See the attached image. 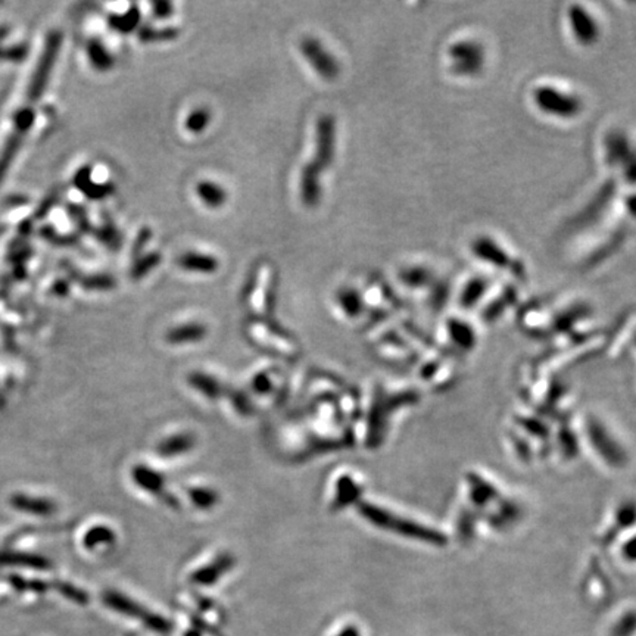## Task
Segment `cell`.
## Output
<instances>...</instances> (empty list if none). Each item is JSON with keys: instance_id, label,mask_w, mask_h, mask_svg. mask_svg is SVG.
<instances>
[{"instance_id": "cell-1", "label": "cell", "mask_w": 636, "mask_h": 636, "mask_svg": "<svg viewBox=\"0 0 636 636\" xmlns=\"http://www.w3.org/2000/svg\"><path fill=\"white\" fill-rule=\"evenodd\" d=\"M335 146H336V124L332 116H323L317 121V143H316V156L309 164L302 170L304 180L320 182L321 173L329 168L335 158Z\"/></svg>"}, {"instance_id": "cell-2", "label": "cell", "mask_w": 636, "mask_h": 636, "mask_svg": "<svg viewBox=\"0 0 636 636\" xmlns=\"http://www.w3.org/2000/svg\"><path fill=\"white\" fill-rule=\"evenodd\" d=\"M301 52L304 58L311 63L316 73L324 80H333L339 75V63L332 54L325 51L324 46L316 39H304L301 43Z\"/></svg>"}, {"instance_id": "cell-3", "label": "cell", "mask_w": 636, "mask_h": 636, "mask_svg": "<svg viewBox=\"0 0 636 636\" xmlns=\"http://www.w3.org/2000/svg\"><path fill=\"white\" fill-rule=\"evenodd\" d=\"M61 40H62V36L59 35V32H52L46 42L44 52L40 58L37 70L35 73V77H32V80H31V85L28 89V96L31 101H37L44 90L46 81L49 78V74H51V71H52L55 58L59 51Z\"/></svg>"}, {"instance_id": "cell-4", "label": "cell", "mask_w": 636, "mask_h": 636, "mask_svg": "<svg viewBox=\"0 0 636 636\" xmlns=\"http://www.w3.org/2000/svg\"><path fill=\"white\" fill-rule=\"evenodd\" d=\"M564 93H561L557 89H549V87H541L537 90L536 99L537 104L541 105V108H544L545 111L551 112V113H557V116H572V113H576L578 111V101L575 97L570 96H563Z\"/></svg>"}, {"instance_id": "cell-5", "label": "cell", "mask_w": 636, "mask_h": 636, "mask_svg": "<svg viewBox=\"0 0 636 636\" xmlns=\"http://www.w3.org/2000/svg\"><path fill=\"white\" fill-rule=\"evenodd\" d=\"M9 502L15 510L32 516H52L58 510V505L52 499L30 497L25 494L12 495Z\"/></svg>"}, {"instance_id": "cell-6", "label": "cell", "mask_w": 636, "mask_h": 636, "mask_svg": "<svg viewBox=\"0 0 636 636\" xmlns=\"http://www.w3.org/2000/svg\"><path fill=\"white\" fill-rule=\"evenodd\" d=\"M28 567L36 570L52 568V563L42 556L27 552H0V567Z\"/></svg>"}, {"instance_id": "cell-7", "label": "cell", "mask_w": 636, "mask_h": 636, "mask_svg": "<svg viewBox=\"0 0 636 636\" xmlns=\"http://www.w3.org/2000/svg\"><path fill=\"white\" fill-rule=\"evenodd\" d=\"M178 264L182 268L192 271V273H202V274H211L218 270V261L216 256H211L206 254L199 252H186L180 258H178Z\"/></svg>"}, {"instance_id": "cell-8", "label": "cell", "mask_w": 636, "mask_h": 636, "mask_svg": "<svg viewBox=\"0 0 636 636\" xmlns=\"http://www.w3.org/2000/svg\"><path fill=\"white\" fill-rule=\"evenodd\" d=\"M572 23L576 37H579L583 43H591L597 39V23L591 15H586L579 6H575L572 11Z\"/></svg>"}, {"instance_id": "cell-9", "label": "cell", "mask_w": 636, "mask_h": 636, "mask_svg": "<svg viewBox=\"0 0 636 636\" xmlns=\"http://www.w3.org/2000/svg\"><path fill=\"white\" fill-rule=\"evenodd\" d=\"M198 198L209 208H220L227 201V192L214 182H201L197 185Z\"/></svg>"}, {"instance_id": "cell-10", "label": "cell", "mask_w": 636, "mask_h": 636, "mask_svg": "<svg viewBox=\"0 0 636 636\" xmlns=\"http://www.w3.org/2000/svg\"><path fill=\"white\" fill-rule=\"evenodd\" d=\"M255 290V304L258 308H266L271 295L273 270L270 266H263L258 271V282Z\"/></svg>"}, {"instance_id": "cell-11", "label": "cell", "mask_w": 636, "mask_h": 636, "mask_svg": "<svg viewBox=\"0 0 636 636\" xmlns=\"http://www.w3.org/2000/svg\"><path fill=\"white\" fill-rule=\"evenodd\" d=\"M25 132H27V130L21 128V127L16 128L15 135L9 139V142H8V144L5 146V149H4L2 155H0V182L4 180V177H5V174H6V171H8L9 166H11V162H12V159L15 158V154H16V151H18V148H20L21 137H23V135H24Z\"/></svg>"}, {"instance_id": "cell-12", "label": "cell", "mask_w": 636, "mask_h": 636, "mask_svg": "<svg viewBox=\"0 0 636 636\" xmlns=\"http://www.w3.org/2000/svg\"><path fill=\"white\" fill-rule=\"evenodd\" d=\"M209 123H211L209 111L205 108H199L189 113L185 121V128L192 135H201L202 132H205V128L209 125Z\"/></svg>"}, {"instance_id": "cell-13", "label": "cell", "mask_w": 636, "mask_h": 636, "mask_svg": "<svg viewBox=\"0 0 636 636\" xmlns=\"http://www.w3.org/2000/svg\"><path fill=\"white\" fill-rule=\"evenodd\" d=\"M178 37L177 28H152L143 27L139 32V39L144 43H156V42H170Z\"/></svg>"}, {"instance_id": "cell-14", "label": "cell", "mask_w": 636, "mask_h": 636, "mask_svg": "<svg viewBox=\"0 0 636 636\" xmlns=\"http://www.w3.org/2000/svg\"><path fill=\"white\" fill-rule=\"evenodd\" d=\"M205 335V328L201 324H186L182 328L174 329L168 337L173 342H187V340H198Z\"/></svg>"}, {"instance_id": "cell-15", "label": "cell", "mask_w": 636, "mask_h": 636, "mask_svg": "<svg viewBox=\"0 0 636 636\" xmlns=\"http://www.w3.org/2000/svg\"><path fill=\"white\" fill-rule=\"evenodd\" d=\"M113 541V533L111 532V529L104 528V526H97L90 529L86 536H85V547L89 549L97 548L99 545H105Z\"/></svg>"}, {"instance_id": "cell-16", "label": "cell", "mask_w": 636, "mask_h": 636, "mask_svg": "<svg viewBox=\"0 0 636 636\" xmlns=\"http://www.w3.org/2000/svg\"><path fill=\"white\" fill-rule=\"evenodd\" d=\"M89 55L92 59V63L97 70H108L112 67L113 59L101 43L92 42L89 46Z\"/></svg>"}, {"instance_id": "cell-17", "label": "cell", "mask_w": 636, "mask_h": 636, "mask_svg": "<svg viewBox=\"0 0 636 636\" xmlns=\"http://www.w3.org/2000/svg\"><path fill=\"white\" fill-rule=\"evenodd\" d=\"M337 299H339L340 306L344 308L349 316H356L358 313H360L361 301H360V297H358V293L355 290L345 289V290L339 292Z\"/></svg>"}, {"instance_id": "cell-18", "label": "cell", "mask_w": 636, "mask_h": 636, "mask_svg": "<svg viewBox=\"0 0 636 636\" xmlns=\"http://www.w3.org/2000/svg\"><path fill=\"white\" fill-rule=\"evenodd\" d=\"M140 21V13L136 8H133L132 11H128L125 15H117L111 18V24L113 28H117L123 32L132 31Z\"/></svg>"}, {"instance_id": "cell-19", "label": "cell", "mask_w": 636, "mask_h": 636, "mask_svg": "<svg viewBox=\"0 0 636 636\" xmlns=\"http://www.w3.org/2000/svg\"><path fill=\"white\" fill-rule=\"evenodd\" d=\"M6 580L13 586L16 591H31V592H37V594L47 591V585L42 580H25L24 578L16 576V575L8 576Z\"/></svg>"}, {"instance_id": "cell-20", "label": "cell", "mask_w": 636, "mask_h": 636, "mask_svg": "<svg viewBox=\"0 0 636 636\" xmlns=\"http://www.w3.org/2000/svg\"><path fill=\"white\" fill-rule=\"evenodd\" d=\"M159 263H161V255L156 254V252L146 255V256H143V258H139V259L136 261L135 267H133V275L136 277V279H140V277H143V275L148 274V273H149L152 268H155Z\"/></svg>"}, {"instance_id": "cell-21", "label": "cell", "mask_w": 636, "mask_h": 636, "mask_svg": "<svg viewBox=\"0 0 636 636\" xmlns=\"http://www.w3.org/2000/svg\"><path fill=\"white\" fill-rule=\"evenodd\" d=\"M54 588H55L58 592H61L65 598H68V599H71V601H74V602H78V604H86L87 599H89L86 592L80 591L78 588H75V586H73V585H70V583H65V582H55V583H54Z\"/></svg>"}, {"instance_id": "cell-22", "label": "cell", "mask_w": 636, "mask_h": 636, "mask_svg": "<svg viewBox=\"0 0 636 636\" xmlns=\"http://www.w3.org/2000/svg\"><path fill=\"white\" fill-rule=\"evenodd\" d=\"M152 11L158 20H166L173 13V5L170 2H155L152 5Z\"/></svg>"}]
</instances>
